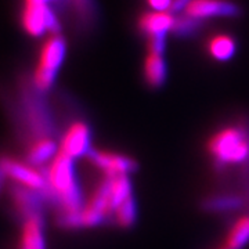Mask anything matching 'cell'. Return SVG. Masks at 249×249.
<instances>
[{
    "label": "cell",
    "instance_id": "7",
    "mask_svg": "<svg viewBox=\"0 0 249 249\" xmlns=\"http://www.w3.org/2000/svg\"><path fill=\"white\" fill-rule=\"evenodd\" d=\"M183 14L202 22L214 17L234 18L240 16L241 10L231 0H191Z\"/></svg>",
    "mask_w": 249,
    "mask_h": 249
},
{
    "label": "cell",
    "instance_id": "14",
    "mask_svg": "<svg viewBox=\"0 0 249 249\" xmlns=\"http://www.w3.org/2000/svg\"><path fill=\"white\" fill-rule=\"evenodd\" d=\"M206 50L214 61L226 62L234 57L237 50V43L232 36L227 34H217L208 40Z\"/></svg>",
    "mask_w": 249,
    "mask_h": 249
},
{
    "label": "cell",
    "instance_id": "9",
    "mask_svg": "<svg viewBox=\"0 0 249 249\" xmlns=\"http://www.w3.org/2000/svg\"><path fill=\"white\" fill-rule=\"evenodd\" d=\"M176 14L170 11H147L139 17V31L147 39L166 36L168 32H172L173 22Z\"/></svg>",
    "mask_w": 249,
    "mask_h": 249
},
{
    "label": "cell",
    "instance_id": "23",
    "mask_svg": "<svg viewBox=\"0 0 249 249\" xmlns=\"http://www.w3.org/2000/svg\"><path fill=\"white\" fill-rule=\"evenodd\" d=\"M217 249H230V248H229V247H226V245L223 244L222 247H219V248H217Z\"/></svg>",
    "mask_w": 249,
    "mask_h": 249
},
{
    "label": "cell",
    "instance_id": "15",
    "mask_svg": "<svg viewBox=\"0 0 249 249\" xmlns=\"http://www.w3.org/2000/svg\"><path fill=\"white\" fill-rule=\"evenodd\" d=\"M249 242V214L238 217L229 230L224 245L230 249H242Z\"/></svg>",
    "mask_w": 249,
    "mask_h": 249
},
{
    "label": "cell",
    "instance_id": "10",
    "mask_svg": "<svg viewBox=\"0 0 249 249\" xmlns=\"http://www.w3.org/2000/svg\"><path fill=\"white\" fill-rule=\"evenodd\" d=\"M142 75L145 83L151 89H160L163 86L168 78V68H166L163 53L151 52V50L147 52L142 65Z\"/></svg>",
    "mask_w": 249,
    "mask_h": 249
},
{
    "label": "cell",
    "instance_id": "19",
    "mask_svg": "<svg viewBox=\"0 0 249 249\" xmlns=\"http://www.w3.org/2000/svg\"><path fill=\"white\" fill-rule=\"evenodd\" d=\"M70 1L73 7V11L83 22H88L93 18V13H94L93 0H70Z\"/></svg>",
    "mask_w": 249,
    "mask_h": 249
},
{
    "label": "cell",
    "instance_id": "21",
    "mask_svg": "<svg viewBox=\"0 0 249 249\" xmlns=\"http://www.w3.org/2000/svg\"><path fill=\"white\" fill-rule=\"evenodd\" d=\"M191 0H172V4H170V13L173 14H180L183 13L184 9L188 6Z\"/></svg>",
    "mask_w": 249,
    "mask_h": 249
},
{
    "label": "cell",
    "instance_id": "12",
    "mask_svg": "<svg viewBox=\"0 0 249 249\" xmlns=\"http://www.w3.org/2000/svg\"><path fill=\"white\" fill-rule=\"evenodd\" d=\"M40 191L29 190L25 187L17 186L13 188V199L14 205L17 208L18 213L21 214L24 219L34 214H40Z\"/></svg>",
    "mask_w": 249,
    "mask_h": 249
},
{
    "label": "cell",
    "instance_id": "16",
    "mask_svg": "<svg viewBox=\"0 0 249 249\" xmlns=\"http://www.w3.org/2000/svg\"><path fill=\"white\" fill-rule=\"evenodd\" d=\"M136 220H137V202L134 196H130L116 208V211L112 214V222L121 229H129L136 223Z\"/></svg>",
    "mask_w": 249,
    "mask_h": 249
},
{
    "label": "cell",
    "instance_id": "13",
    "mask_svg": "<svg viewBox=\"0 0 249 249\" xmlns=\"http://www.w3.org/2000/svg\"><path fill=\"white\" fill-rule=\"evenodd\" d=\"M57 152H58L57 144L50 136L35 139L28 150L27 162L32 166H40L53 160Z\"/></svg>",
    "mask_w": 249,
    "mask_h": 249
},
{
    "label": "cell",
    "instance_id": "8",
    "mask_svg": "<svg viewBox=\"0 0 249 249\" xmlns=\"http://www.w3.org/2000/svg\"><path fill=\"white\" fill-rule=\"evenodd\" d=\"M6 176L16 181L18 186L25 187L29 190L35 191H45L46 188V178L43 173H40L35 166L18 162V160H11V158H1L0 160Z\"/></svg>",
    "mask_w": 249,
    "mask_h": 249
},
{
    "label": "cell",
    "instance_id": "17",
    "mask_svg": "<svg viewBox=\"0 0 249 249\" xmlns=\"http://www.w3.org/2000/svg\"><path fill=\"white\" fill-rule=\"evenodd\" d=\"M201 25V21L194 19V18L188 17L186 14L180 13L178 16L175 17V22H173V28L172 32L178 36H188L194 34L196 29Z\"/></svg>",
    "mask_w": 249,
    "mask_h": 249
},
{
    "label": "cell",
    "instance_id": "11",
    "mask_svg": "<svg viewBox=\"0 0 249 249\" xmlns=\"http://www.w3.org/2000/svg\"><path fill=\"white\" fill-rule=\"evenodd\" d=\"M19 249H46L45 229L40 214H34L24 219Z\"/></svg>",
    "mask_w": 249,
    "mask_h": 249
},
{
    "label": "cell",
    "instance_id": "20",
    "mask_svg": "<svg viewBox=\"0 0 249 249\" xmlns=\"http://www.w3.org/2000/svg\"><path fill=\"white\" fill-rule=\"evenodd\" d=\"M147 4L154 11H170L172 0H147Z\"/></svg>",
    "mask_w": 249,
    "mask_h": 249
},
{
    "label": "cell",
    "instance_id": "22",
    "mask_svg": "<svg viewBox=\"0 0 249 249\" xmlns=\"http://www.w3.org/2000/svg\"><path fill=\"white\" fill-rule=\"evenodd\" d=\"M7 178L6 176V172H4V168H3V165H1V162H0V191H1V188H3V183H4V180Z\"/></svg>",
    "mask_w": 249,
    "mask_h": 249
},
{
    "label": "cell",
    "instance_id": "18",
    "mask_svg": "<svg viewBox=\"0 0 249 249\" xmlns=\"http://www.w3.org/2000/svg\"><path fill=\"white\" fill-rule=\"evenodd\" d=\"M208 208L213 209V211H229V209H235L241 205V199L238 196H219L213 198L209 202H206Z\"/></svg>",
    "mask_w": 249,
    "mask_h": 249
},
{
    "label": "cell",
    "instance_id": "4",
    "mask_svg": "<svg viewBox=\"0 0 249 249\" xmlns=\"http://www.w3.org/2000/svg\"><path fill=\"white\" fill-rule=\"evenodd\" d=\"M21 24L25 32L31 36H42L45 34H60L61 24L52 7L45 3H28L24 1L21 13Z\"/></svg>",
    "mask_w": 249,
    "mask_h": 249
},
{
    "label": "cell",
    "instance_id": "5",
    "mask_svg": "<svg viewBox=\"0 0 249 249\" xmlns=\"http://www.w3.org/2000/svg\"><path fill=\"white\" fill-rule=\"evenodd\" d=\"M86 158L104 176H129L139 169L137 160L119 152L91 148Z\"/></svg>",
    "mask_w": 249,
    "mask_h": 249
},
{
    "label": "cell",
    "instance_id": "2",
    "mask_svg": "<svg viewBox=\"0 0 249 249\" xmlns=\"http://www.w3.org/2000/svg\"><path fill=\"white\" fill-rule=\"evenodd\" d=\"M206 151L217 168L249 163V127L242 124L220 127L206 142Z\"/></svg>",
    "mask_w": 249,
    "mask_h": 249
},
{
    "label": "cell",
    "instance_id": "1",
    "mask_svg": "<svg viewBox=\"0 0 249 249\" xmlns=\"http://www.w3.org/2000/svg\"><path fill=\"white\" fill-rule=\"evenodd\" d=\"M73 160L58 151L49 162L45 173L46 188L43 193L60 205L61 213L79 212L85 205L82 188L73 169Z\"/></svg>",
    "mask_w": 249,
    "mask_h": 249
},
{
    "label": "cell",
    "instance_id": "3",
    "mask_svg": "<svg viewBox=\"0 0 249 249\" xmlns=\"http://www.w3.org/2000/svg\"><path fill=\"white\" fill-rule=\"evenodd\" d=\"M67 52L65 39L60 34L50 35L40 47L39 60L32 76V83L37 91H47L53 86Z\"/></svg>",
    "mask_w": 249,
    "mask_h": 249
},
{
    "label": "cell",
    "instance_id": "6",
    "mask_svg": "<svg viewBox=\"0 0 249 249\" xmlns=\"http://www.w3.org/2000/svg\"><path fill=\"white\" fill-rule=\"evenodd\" d=\"M91 130L90 126L83 121L72 122L61 136L58 151L68 155L72 160L86 157L91 150Z\"/></svg>",
    "mask_w": 249,
    "mask_h": 249
}]
</instances>
